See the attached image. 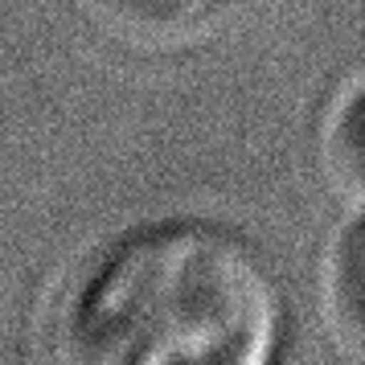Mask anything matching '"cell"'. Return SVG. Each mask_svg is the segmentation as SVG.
Masks as SVG:
<instances>
[{
  "label": "cell",
  "mask_w": 365,
  "mask_h": 365,
  "mask_svg": "<svg viewBox=\"0 0 365 365\" xmlns=\"http://www.w3.org/2000/svg\"><path fill=\"white\" fill-rule=\"evenodd\" d=\"M86 361L259 365L275 353L279 296L263 259L217 226H152L99 255L66 316Z\"/></svg>",
  "instance_id": "6da1fadb"
},
{
  "label": "cell",
  "mask_w": 365,
  "mask_h": 365,
  "mask_svg": "<svg viewBox=\"0 0 365 365\" xmlns=\"http://www.w3.org/2000/svg\"><path fill=\"white\" fill-rule=\"evenodd\" d=\"M336 312L345 332L365 349V214L349 226V234L336 247V271H332Z\"/></svg>",
  "instance_id": "7a4b0ae2"
},
{
  "label": "cell",
  "mask_w": 365,
  "mask_h": 365,
  "mask_svg": "<svg viewBox=\"0 0 365 365\" xmlns=\"http://www.w3.org/2000/svg\"><path fill=\"white\" fill-rule=\"evenodd\" d=\"M217 0H103V9L135 34H185L193 29Z\"/></svg>",
  "instance_id": "3957f363"
},
{
  "label": "cell",
  "mask_w": 365,
  "mask_h": 365,
  "mask_svg": "<svg viewBox=\"0 0 365 365\" xmlns=\"http://www.w3.org/2000/svg\"><path fill=\"white\" fill-rule=\"evenodd\" d=\"M332 144H336V160L345 165V173L357 185H365V86L345 103Z\"/></svg>",
  "instance_id": "277c9868"
}]
</instances>
